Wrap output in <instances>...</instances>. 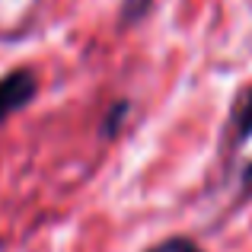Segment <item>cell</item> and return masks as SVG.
Masks as SVG:
<instances>
[{"mask_svg": "<svg viewBox=\"0 0 252 252\" xmlns=\"http://www.w3.org/2000/svg\"><path fill=\"white\" fill-rule=\"evenodd\" d=\"M38 96V80L29 67H13L0 77V128Z\"/></svg>", "mask_w": 252, "mask_h": 252, "instance_id": "1", "label": "cell"}, {"mask_svg": "<svg viewBox=\"0 0 252 252\" xmlns=\"http://www.w3.org/2000/svg\"><path fill=\"white\" fill-rule=\"evenodd\" d=\"M233 141L236 144L252 141V86H249V93L240 99V105H236V112H233Z\"/></svg>", "mask_w": 252, "mask_h": 252, "instance_id": "2", "label": "cell"}, {"mask_svg": "<svg viewBox=\"0 0 252 252\" xmlns=\"http://www.w3.org/2000/svg\"><path fill=\"white\" fill-rule=\"evenodd\" d=\"M128 112H131V102H128V99H118V102L109 105V112H105L102 125H99V131H102L105 141L118 137V131H122V125H125V118H128Z\"/></svg>", "mask_w": 252, "mask_h": 252, "instance_id": "3", "label": "cell"}, {"mask_svg": "<svg viewBox=\"0 0 252 252\" xmlns=\"http://www.w3.org/2000/svg\"><path fill=\"white\" fill-rule=\"evenodd\" d=\"M147 13H150V0H122L118 23H122V26H137Z\"/></svg>", "mask_w": 252, "mask_h": 252, "instance_id": "4", "label": "cell"}, {"mask_svg": "<svg viewBox=\"0 0 252 252\" xmlns=\"http://www.w3.org/2000/svg\"><path fill=\"white\" fill-rule=\"evenodd\" d=\"M147 252H201V246L195 240H189V236H169V240L150 246Z\"/></svg>", "mask_w": 252, "mask_h": 252, "instance_id": "5", "label": "cell"}]
</instances>
